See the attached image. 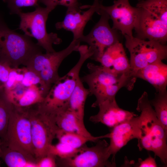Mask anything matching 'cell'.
<instances>
[{
    "label": "cell",
    "instance_id": "29",
    "mask_svg": "<svg viewBox=\"0 0 167 167\" xmlns=\"http://www.w3.org/2000/svg\"><path fill=\"white\" fill-rule=\"evenodd\" d=\"M41 83V80L39 76L25 67L23 78L20 85L26 88L36 86L40 88Z\"/></svg>",
    "mask_w": 167,
    "mask_h": 167
},
{
    "label": "cell",
    "instance_id": "21",
    "mask_svg": "<svg viewBox=\"0 0 167 167\" xmlns=\"http://www.w3.org/2000/svg\"><path fill=\"white\" fill-rule=\"evenodd\" d=\"M1 158L8 167H36L35 158L2 144Z\"/></svg>",
    "mask_w": 167,
    "mask_h": 167
},
{
    "label": "cell",
    "instance_id": "33",
    "mask_svg": "<svg viewBox=\"0 0 167 167\" xmlns=\"http://www.w3.org/2000/svg\"><path fill=\"white\" fill-rule=\"evenodd\" d=\"M135 167H156L157 165L155 159L151 156H149L143 160L139 158L138 161L134 165Z\"/></svg>",
    "mask_w": 167,
    "mask_h": 167
},
{
    "label": "cell",
    "instance_id": "9",
    "mask_svg": "<svg viewBox=\"0 0 167 167\" xmlns=\"http://www.w3.org/2000/svg\"><path fill=\"white\" fill-rule=\"evenodd\" d=\"M2 142L4 145L35 158L32 141L31 123L27 108L14 105L6 137Z\"/></svg>",
    "mask_w": 167,
    "mask_h": 167
},
{
    "label": "cell",
    "instance_id": "28",
    "mask_svg": "<svg viewBox=\"0 0 167 167\" xmlns=\"http://www.w3.org/2000/svg\"><path fill=\"white\" fill-rule=\"evenodd\" d=\"M7 3L11 14H18L22 11L23 7L33 6L35 8L39 6V0H3Z\"/></svg>",
    "mask_w": 167,
    "mask_h": 167
},
{
    "label": "cell",
    "instance_id": "2",
    "mask_svg": "<svg viewBox=\"0 0 167 167\" xmlns=\"http://www.w3.org/2000/svg\"><path fill=\"white\" fill-rule=\"evenodd\" d=\"M88 73L80 79L87 84L89 95H93L96 100L93 107H97L107 100L115 98L119 90L125 87L131 90L133 88L136 78L131 72L117 75L103 67L92 63L87 65Z\"/></svg>",
    "mask_w": 167,
    "mask_h": 167
},
{
    "label": "cell",
    "instance_id": "20",
    "mask_svg": "<svg viewBox=\"0 0 167 167\" xmlns=\"http://www.w3.org/2000/svg\"><path fill=\"white\" fill-rule=\"evenodd\" d=\"M44 98L38 86L20 87L13 93L11 102L16 107L26 108L41 102Z\"/></svg>",
    "mask_w": 167,
    "mask_h": 167
},
{
    "label": "cell",
    "instance_id": "5",
    "mask_svg": "<svg viewBox=\"0 0 167 167\" xmlns=\"http://www.w3.org/2000/svg\"><path fill=\"white\" fill-rule=\"evenodd\" d=\"M80 41L73 40L65 49L43 54L39 53L33 56L27 63L26 67L40 78V89L45 97L52 86L59 78V68L63 61L74 51H78Z\"/></svg>",
    "mask_w": 167,
    "mask_h": 167
},
{
    "label": "cell",
    "instance_id": "7",
    "mask_svg": "<svg viewBox=\"0 0 167 167\" xmlns=\"http://www.w3.org/2000/svg\"><path fill=\"white\" fill-rule=\"evenodd\" d=\"M32 12H19L20 18L19 28L24 34L36 39L37 44L44 49L46 53L55 51L53 45H58L62 42L56 33H48L46 30V22L49 13L53 9L50 7H42L38 6Z\"/></svg>",
    "mask_w": 167,
    "mask_h": 167
},
{
    "label": "cell",
    "instance_id": "11",
    "mask_svg": "<svg viewBox=\"0 0 167 167\" xmlns=\"http://www.w3.org/2000/svg\"><path fill=\"white\" fill-rule=\"evenodd\" d=\"M100 5L96 12L101 15L99 20L89 34L84 35L79 40L88 45L93 53L91 58L96 62L107 48L120 42L118 31L110 27L109 23V17Z\"/></svg>",
    "mask_w": 167,
    "mask_h": 167
},
{
    "label": "cell",
    "instance_id": "3",
    "mask_svg": "<svg viewBox=\"0 0 167 167\" xmlns=\"http://www.w3.org/2000/svg\"><path fill=\"white\" fill-rule=\"evenodd\" d=\"M139 16L134 30L137 37L165 45L167 41V0H140Z\"/></svg>",
    "mask_w": 167,
    "mask_h": 167
},
{
    "label": "cell",
    "instance_id": "31",
    "mask_svg": "<svg viewBox=\"0 0 167 167\" xmlns=\"http://www.w3.org/2000/svg\"><path fill=\"white\" fill-rule=\"evenodd\" d=\"M56 156L48 154L37 160L36 167H55L57 166Z\"/></svg>",
    "mask_w": 167,
    "mask_h": 167
},
{
    "label": "cell",
    "instance_id": "12",
    "mask_svg": "<svg viewBox=\"0 0 167 167\" xmlns=\"http://www.w3.org/2000/svg\"><path fill=\"white\" fill-rule=\"evenodd\" d=\"M95 145L88 147L84 145L81 151L73 157L59 159V165L66 167H115V162L109 161L111 155L109 144L103 139L96 142Z\"/></svg>",
    "mask_w": 167,
    "mask_h": 167
},
{
    "label": "cell",
    "instance_id": "22",
    "mask_svg": "<svg viewBox=\"0 0 167 167\" xmlns=\"http://www.w3.org/2000/svg\"><path fill=\"white\" fill-rule=\"evenodd\" d=\"M89 95V92L88 88L84 87L80 78L70 97L67 108L75 113L83 122L85 103Z\"/></svg>",
    "mask_w": 167,
    "mask_h": 167
},
{
    "label": "cell",
    "instance_id": "25",
    "mask_svg": "<svg viewBox=\"0 0 167 167\" xmlns=\"http://www.w3.org/2000/svg\"><path fill=\"white\" fill-rule=\"evenodd\" d=\"M154 108L158 120L167 132V92L166 90L156 92L154 98L150 101Z\"/></svg>",
    "mask_w": 167,
    "mask_h": 167
},
{
    "label": "cell",
    "instance_id": "4",
    "mask_svg": "<svg viewBox=\"0 0 167 167\" xmlns=\"http://www.w3.org/2000/svg\"><path fill=\"white\" fill-rule=\"evenodd\" d=\"M42 49L30 37L10 29L0 16V62L12 68L25 66Z\"/></svg>",
    "mask_w": 167,
    "mask_h": 167
},
{
    "label": "cell",
    "instance_id": "14",
    "mask_svg": "<svg viewBox=\"0 0 167 167\" xmlns=\"http://www.w3.org/2000/svg\"><path fill=\"white\" fill-rule=\"evenodd\" d=\"M101 3L99 0H94L93 4L85 11L81 10L79 6L67 8L64 19L55 24L57 29H63L71 32L73 35V40L79 39L84 35V28L95 12L98 11Z\"/></svg>",
    "mask_w": 167,
    "mask_h": 167
},
{
    "label": "cell",
    "instance_id": "32",
    "mask_svg": "<svg viewBox=\"0 0 167 167\" xmlns=\"http://www.w3.org/2000/svg\"><path fill=\"white\" fill-rule=\"evenodd\" d=\"M11 68L7 64L0 62V90L4 89Z\"/></svg>",
    "mask_w": 167,
    "mask_h": 167
},
{
    "label": "cell",
    "instance_id": "34",
    "mask_svg": "<svg viewBox=\"0 0 167 167\" xmlns=\"http://www.w3.org/2000/svg\"><path fill=\"white\" fill-rule=\"evenodd\" d=\"M2 140L0 139V167L1 166L0 158H1V154L2 152Z\"/></svg>",
    "mask_w": 167,
    "mask_h": 167
},
{
    "label": "cell",
    "instance_id": "15",
    "mask_svg": "<svg viewBox=\"0 0 167 167\" xmlns=\"http://www.w3.org/2000/svg\"><path fill=\"white\" fill-rule=\"evenodd\" d=\"M139 118L138 116L112 128L109 133L110 142L108 151L110 155L112 156V161L115 162L116 153L130 141L139 138Z\"/></svg>",
    "mask_w": 167,
    "mask_h": 167
},
{
    "label": "cell",
    "instance_id": "17",
    "mask_svg": "<svg viewBox=\"0 0 167 167\" xmlns=\"http://www.w3.org/2000/svg\"><path fill=\"white\" fill-rule=\"evenodd\" d=\"M97 62L103 67L116 75L131 72L130 62L123 46L120 42L107 48Z\"/></svg>",
    "mask_w": 167,
    "mask_h": 167
},
{
    "label": "cell",
    "instance_id": "23",
    "mask_svg": "<svg viewBox=\"0 0 167 167\" xmlns=\"http://www.w3.org/2000/svg\"><path fill=\"white\" fill-rule=\"evenodd\" d=\"M56 138L60 142L78 148L84 145L88 142H96L101 139L109 138V133L101 136L88 137L76 133L65 131L59 129Z\"/></svg>",
    "mask_w": 167,
    "mask_h": 167
},
{
    "label": "cell",
    "instance_id": "19",
    "mask_svg": "<svg viewBox=\"0 0 167 167\" xmlns=\"http://www.w3.org/2000/svg\"><path fill=\"white\" fill-rule=\"evenodd\" d=\"M54 117L57 126L61 130L76 133L87 137L93 136L86 129L84 122L67 108L57 112Z\"/></svg>",
    "mask_w": 167,
    "mask_h": 167
},
{
    "label": "cell",
    "instance_id": "13",
    "mask_svg": "<svg viewBox=\"0 0 167 167\" xmlns=\"http://www.w3.org/2000/svg\"><path fill=\"white\" fill-rule=\"evenodd\" d=\"M100 7L112 20V28L120 31L123 36H133L132 31L138 20V7L132 6L129 0H115L113 4L109 6H104L101 3Z\"/></svg>",
    "mask_w": 167,
    "mask_h": 167
},
{
    "label": "cell",
    "instance_id": "1",
    "mask_svg": "<svg viewBox=\"0 0 167 167\" xmlns=\"http://www.w3.org/2000/svg\"><path fill=\"white\" fill-rule=\"evenodd\" d=\"M136 109L140 113L137 139L139 150L144 149L153 152L166 165L167 132L157 118L146 92H144L138 99Z\"/></svg>",
    "mask_w": 167,
    "mask_h": 167
},
{
    "label": "cell",
    "instance_id": "26",
    "mask_svg": "<svg viewBox=\"0 0 167 167\" xmlns=\"http://www.w3.org/2000/svg\"><path fill=\"white\" fill-rule=\"evenodd\" d=\"M83 146L76 148L67 144L59 142L55 145L52 144L50 146L48 154L58 156L60 159L70 158L78 154L81 151Z\"/></svg>",
    "mask_w": 167,
    "mask_h": 167
},
{
    "label": "cell",
    "instance_id": "16",
    "mask_svg": "<svg viewBox=\"0 0 167 167\" xmlns=\"http://www.w3.org/2000/svg\"><path fill=\"white\" fill-rule=\"evenodd\" d=\"M98 113L91 116L89 120L100 122L112 128L137 116L134 113L123 109L118 105L115 98L107 100L100 104Z\"/></svg>",
    "mask_w": 167,
    "mask_h": 167
},
{
    "label": "cell",
    "instance_id": "24",
    "mask_svg": "<svg viewBox=\"0 0 167 167\" xmlns=\"http://www.w3.org/2000/svg\"><path fill=\"white\" fill-rule=\"evenodd\" d=\"M14 107L4 89L0 90V139L2 141L5 139L11 115Z\"/></svg>",
    "mask_w": 167,
    "mask_h": 167
},
{
    "label": "cell",
    "instance_id": "30",
    "mask_svg": "<svg viewBox=\"0 0 167 167\" xmlns=\"http://www.w3.org/2000/svg\"><path fill=\"white\" fill-rule=\"evenodd\" d=\"M39 2L53 10L58 5L67 8L79 6L78 0H39Z\"/></svg>",
    "mask_w": 167,
    "mask_h": 167
},
{
    "label": "cell",
    "instance_id": "6",
    "mask_svg": "<svg viewBox=\"0 0 167 167\" xmlns=\"http://www.w3.org/2000/svg\"><path fill=\"white\" fill-rule=\"evenodd\" d=\"M87 59L86 56L80 55L79 61L73 68L54 84L43 101L38 104L41 110L54 115L67 108L70 97L80 78V70Z\"/></svg>",
    "mask_w": 167,
    "mask_h": 167
},
{
    "label": "cell",
    "instance_id": "18",
    "mask_svg": "<svg viewBox=\"0 0 167 167\" xmlns=\"http://www.w3.org/2000/svg\"><path fill=\"white\" fill-rule=\"evenodd\" d=\"M131 73L136 78L143 79L151 84L156 92L166 90L167 65L162 61L154 62Z\"/></svg>",
    "mask_w": 167,
    "mask_h": 167
},
{
    "label": "cell",
    "instance_id": "27",
    "mask_svg": "<svg viewBox=\"0 0 167 167\" xmlns=\"http://www.w3.org/2000/svg\"><path fill=\"white\" fill-rule=\"evenodd\" d=\"M25 67L22 68H11L8 80L4 90L7 92L19 85L24 77Z\"/></svg>",
    "mask_w": 167,
    "mask_h": 167
},
{
    "label": "cell",
    "instance_id": "10",
    "mask_svg": "<svg viewBox=\"0 0 167 167\" xmlns=\"http://www.w3.org/2000/svg\"><path fill=\"white\" fill-rule=\"evenodd\" d=\"M125 45L130 55L131 72L141 69L167 57V47L160 42L124 35Z\"/></svg>",
    "mask_w": 167,
    "mask_h": 167
},
{
    "label": "cell",
    "instance_id": "8",
    "mask_svg": "<svg viewBox=\"0 0 167 167\" xmlns=\"http://www.w3.org/2000/svg\"><path fill=\"white\" fill-rule=\"evenodd\" d=\"M27 107L31 126L34 154L36 161L48 154L50 146L56 138L58 128L54 116L40 109L37 104Z\"/></svg>",
    "mask_w": 167,
    "mask_h": 167
}]
</instances>
